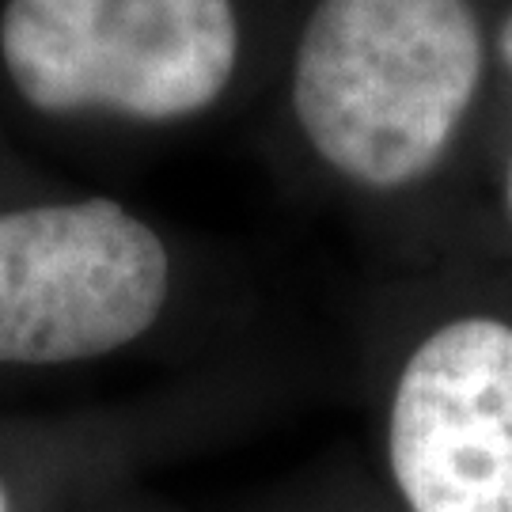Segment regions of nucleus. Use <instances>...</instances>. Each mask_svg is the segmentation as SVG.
<instances>
[{
	"mask_svg": "<svg viewBox=\"0 0 512 512\" xmlns=\"http://www.w3.org/2000/svg\"><path fill=\"white\" fill-rule=\"evenodd\" d=\"M164 239L110 198L0 213V365L69 368L141 342L164 319Z\"/></svg>",
	"mask_w": 512,
	"mask_h": 512,
	"instance_id": "3",
	"label": "nucleus"
},
{
	"mask_svg": "<svg viewBox=\"0 0 512 512\" xmlns=\"http://www.w3.org/2000/svg\"><path fill=\"white\" fill-rule=\"evenodd\" d=\"M482 69L471 0H319L293 61L296 122L353 186L403 190L444 160Z\"/></svg>",
	"mask_w": 512,
	"mask_h": 512,
	"instance_id": "1",
	"label": "nucleus"
},
{
	"mask_svg": "<svg viewBox=\"0 0 512 512\" xmlns=\"http://www.w3.org/2000/svg\"><path fill=\"white\" fill-rule=\"evenodd\" d=\"M384 456L406 512H512V323L425 330L387 395Z\"/></svg>",
	"mask_w": 512,
	"mask_h": 512,
	"instance_id": "4",
	"label": "nucleus"
},
{
	"mask_svg": "<svg viewBox=\"0 0 512 512\" xmlns=\"http://www.w3.org/2000/svg\"><path fill=\"white\" fill-rule=\"evenodd\" d=\"M0 512H50V509H46L42 490L27 486L8 463H0Z\"/></svg>",
	"mask_w": 512,
	"mask_h": 512,
	"instance_id": "5",
	"label": "nucleus"
},
{
	"mask_svg": "<svg viewBox=\"0 0 512 512\" xmlns=\"http://www.w3.org/2000/svg\"><path fill=\"white\" fill-rule=\"evenodd\" d=\"M0 57L35 110L179 122L213 107L239 61L232 0H8Z\"/></svg>",
	"mask_w": 512,
	"mask_h": 512,
	"instance_id": "2",
	"label": "nucleus"
},
{
	"mask_svg": "<svg viewBox=\"0 0 512 512\" xmlns=\"http://www.w3.org/2000/svg\"><path fill=\"white\" fill-rule=\"evenodd\" d=\"M497 50H501L505 69L512 73V12L505 19V27H501V35H497ZM505 209H509V220H512V164H509V179H505Z\"/></svg>",
	"mask_w": 512,
	"mask_h": 512,
	"instance_id": "6",
	"label": "nucleus"
}]
</instances>
